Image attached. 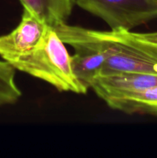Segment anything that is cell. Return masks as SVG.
<instances>
[{
    "label": "cell",
    "mask_w": 157,
    "mask_h": 158,
    "mask_svg": "<svg viewBox=\"0 0 157 158\" xmlns=\"http://www.w3.org/2000/svg\"><path fill=\"white\" fill-rule=\"evenodd\" d=\"M11 65L17 70L49 83L61 92L76 94L88 92L74 75L71 56L65 43L50 26L32 52Z\"/></svg>",
    "instance_id": "6da1fadb"
},
{
    "label": "cell",
    "mask_w": 157,
    "mask_h": 158,
    "mask_svg": "<svg viewBox=\"0 0 157 158\" xmlns=\"http://www.w3.org/2000/svg\"><path fill=\"white\" fill-rule=\"evenodd\" d=\"M85 30L106 56L102 73L134 72L157 75V46L142 38L139 32L98 31L86 28Z\"/></svg>",
    "instance_id": "7a4b0ae2"
},
{
    "label": "cell",
    "mask_w": 157,
    "mask_h": 158,
    "mask_svg": "<svg viewBox=\"0 0 157 158\" xmlns=\"http://www.w3.org/2000/svg\"><path fill=\"white\" fill-rule=\"evenodd\" d=\"M75 3L103 19L111 30H132L157 18V0H75Z\"/></svg>",
    "instance_id": "3957f363"
},
{
    "label": "cell",
    "mask_w": 157,
    "mask_h": 158,
    "mask_svg": "<svg viewBox=\"0 0 157 158\" xmlns=\"http://www.w3.org/2000/svg\"><path fill=\"white\" fill-rule=\"evenodd\" d=\"M48 27L33 13L23 9L18 26L9 33L0 35V57L12 64L30 53L41 43Z\"/></svg>",
    "instance_id": "277c9868"
},
{
    "label": "cell",
    "mask_w": 157,
    "mask_h": 158,
    "mask_svg": "<svg viewBox=\"0 0 157 158\" xmlns=\"http://www.w3.org/2000/svg\"><path fill=\"white\" fill-rule=\"evenodd\" d=\"M157 85V75L134 72L102 73L91 89L104 100L127 97Z\"/></svg>",
    "instance_id": "5b68a950"
},
{
    "label": "cell",
    "mask_w": 157,
    "mask_h": 158,
    "mask_svg": "<svg viewBox=\"0 0 157 158\" xmlns=\"http://www.w3.org/2000/svg\"><path fill=\"white\" fill-rule=\"evenodd\" d=\"M23 9L29 11L44 22L48 26L55 28L66 23L73 10L75 0H19Z\"/></svg>",
    "instance_id": "8992f818"
},
{
    "label": "cell",
    "mask_w": 157,
    "mask_h": 158,
    "mask_svg": "<svg viewBox=\"0 0 157 158\" xmlns=\"http://www.w3.org/2000/svg\"><path fill=\"white\" fill-rule=\"evenodd\" d=\"M105 103L109 107L129 115L157 116V85L127 97L110 99Z\"/></svg>",
    "instance_id": "52a82bcc"
},
{
    "label": "cell",
    "mask_w": 157,
    "mask_h": 158,
    "mask_svg": "<svg viewBox=\"0 0 157 158\" xmlns=\"http://www.w3.org/2000/svg\"><path fill=\"white\" fill-rule=\"evenodd\" d=\"M15 70L10 63L0 60V106L14 104L22 97L15 82Z\"/></svg>",
    "instance_id": "ba28073f"
},
{
    "label": "cell",
    "mask_w": 157,
    "mask_h": 158,
    "mask_svg": "<svg viewBox=\"0 0 157 158\" xmlns=\"http://www.w3.org/2000/svg\"><path fill=\"white\" fill-rule=\"evenodd\" d=\"M139 35L144 40L154 43L157 46V31L152 32H139Z\"/></svg>",
    "instance_id": "9c48e42d"
}]
</instances>
